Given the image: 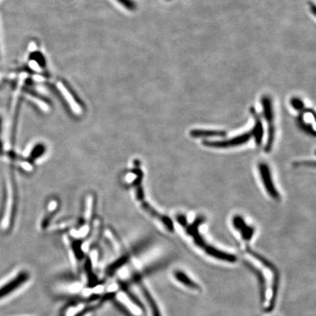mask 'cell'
Returning a JSON list of instances; mask_svg holds the SVG:
<instances>
[{
    "instance_id": "cell-1",
    "label": "cell",
    "mask_w": 316,
    "mask_h": 316,
    "mask_svg": "<svg viewBox=\"0 0 316 316\" xmlns=\"http://www.w3.org/2000/svg\"><path fill=\"white\" fill-rule=\"evenodd\" d=\"M177 220L179 224L184 228L189 236L192 237L195 244L200 247L201 250H204V253L214 258V259L223 261V262H229V263H234V262H237L236 256L230 254V253H225L221 250H217L215 247H211V245L209 244L204 240V237L200 234L199 232L200 226L205 221V217L204 216H198L191 224H189L187 223V218L184 214H178L177 216Z\"/></svg>"
},
{
    "instance_id": "cell-2",
    "label": "cell",
    "mask_w": 316,
    "mask_h": 316,
    "mask_svg": "<svg viewBox=\"0 0 316 316\" xmlns=\"http://www.w3.org/2000/svg\"><path fill=\"white\" fill-rule=\"evenodd\" d=\"M261 103H262L263 118L266 121V126H267V138H266L264 151L266 153H269L273 148L275 139V132H276L273 104H272V98L268 95L262 97Z\"/></svg>"
},
{
    "instance_id": "cell-3",
    "label": "cell",
    "mask_w": 316,
    "mask_h": 316,
    "mask_svg": "<svg viewBox=\"0 0 316 316\" xmlns=\"http://www.w3.org/2000/svg\"><path fill=\"white\" fill-rule=\"evenodd\" d=\"M253 138V132L251 130L248 132L239 134L236 136L232 137L229 139L223 140V141H210V140H204L203 141V145L209 148L212 149H230L235 147H241L247 144L250 140Z\"/></svg>"
},
{
    "instance_id": "cell-4",
    "label": "cell",
    "mask_w": 316,
    "mask_h": 316,
    "mask_svg": "<svg viewBox=\"0 0 316 316\" xmlns=\"http://www.w3.org/2000/svg\"><path fill=\"white\" fill-rule=\"evenodd\" d=\"M258 168H259V175H260L262 184L267 194L275 201H280L281 197L274 183L270 167L266 162H262L258 165Z\"/></svg>"
},
{
    "instance_id": "cell-5",
    "label": "cell",
    "mask_w": 316,
    "mask_h": 316,
    "mask_svg": "<svg viewBox=\"0 0 316 316\" xmlns=\"http://www.w3.org/2000/svg\"><path fill=\"white\" fill-rule=\"evenodd\" d=\"M29 275L26 271L19 272L16 276L9 280L7 283L0 287V300L5 296L13 293L19 289L22 285L25 284L29 279Z\"/></svg>"
},
{
    "instance_id": "cell-6",
    "label": "cell",
    "mask_w": 316,
    "mask_h": 316,
    "mask_svg": "<svg viewBox=\"0 0 316 316\" xmlns=\"http://www.w3.org/2000/svg\"><path fill=\"white\" fill-rule=\"evenodd\" d=\"M232 225L240 234V236L244 241H249L253 238L255 232L254 228L249 226L241 216H234L232 218Z\"/></svg>"
},
{
    "instance_id": "cell-7",
    "label": "cell",
    "mask_w": 316,
    "mask_h": 316,
    "mask_svg": "<svg viewBox=\"0 0 316 316\" xmlns=\"http://www.w3.org/2000/svg\"><path fill=\"white\" fill-rule=\"evenodd\" d=\"M117 300L132 316H143V311L126 292L119 291L117 293Z\"/></svg>"
},
{
    "instance_id": "cell-8",
    "label": "cell",
    "mask_w": 316,
    "mask_h": 316,
    "mask_svg": "<svg viewBox=\"0 0 316 316\" xmlns=\"http://www.w3.org/2000/svg\"><path fill=\"white\" fill-rule=\"evenodd\" d=\"M250 113L254 119V125L251 129L253 132V138L256 145L261 146L263 143V133H264L263 123L260 115L256 112V109L253 107L250 108Z\"/></svg>"
},
{
    "instance_id": "cell-9",
    "label": "cell",
    "mask_w": 316,
    "mask_h": 316,
    "mask_svg": "<svg viewBox=\"0 0 316 316\" xmlns=\"http://www.w3.org/2000/svg\"><path fill=\"white\" fill-rule=\"evenodd\" d=\"M311 108H305V109L302 110V111L299 112L297 118H296V125H297L299 129L303 131L305 133L311 135V136H316V131L314 128V125L311 122H307L306 121V114L309 111Z\"/></svg>"
},
{
    "instance_id": "cell-10",
    "label": "cell",
    "mask_w": 316,
    "mask_h": 316,
    "mask_svg": "<svg viewBox=\"0 0 316 316\" xmlns=\"http://www.w3.org/2000/svg\"><path fill=\"white\" fill-rule=\"evenodd\" d=\"M227 132L221 130L193 129L190 132V135L193 138H222Z\"/></svg>"
},
{
    "instance_id": "cell-11",
    "label": "cell",
    "mask_w": 316,
    "mask_h": 316,
    "mask_svg": "<svg viewBox=\"0 0 316 316\" xmlns=\"http://www.w3.org/2000/svg\"><path fill=\"white\" fill-rule=\"evenodd\" d=\"M140 289H141V293H142L143 296H144V299H145L146 302L148 305L151 316H162L159 307L158 306L157 302H156V299H154L148 289L144 284H142L140 286Z\"/></svg>"
},
{
    "instance_id": "cell-12",
    "label": "cell",
    "mask_w": 316,
    "mask_h": 316,
    "mask_svg": "<svg viewBox=\"0 0 316 316\" xmlns=\"http://www.w3.org/2000/svg\"><path fill=\"white\" fill-rule=\"evenodd\" d=\"M174 277H175L176 280H178V282L188 289L195 290H199L201 289L200 286H198L196 282L193 281L192 279L187 276V275L182 271H175L174 272Z\"/></svg>"
},
{
    "instance_id": "cell-13",
    "label": "cell",
    "mask_w": 316,
    "mask_h": 316,
    "mask_svg": "<svg viewBox=\"0 0 316 316\" xmlns=\"http://www.w3.org/2000/svg\"><path fill=\"white\" fill-rule=\"evenodd\" d=\"M290 105L293 109L297 111L298 112H300L302 110L306 108L305 106V103L303 102L302 99L299 98H293L290 99Z\"/></svg>"
},
{
    "instance_id": "cell-14",
    "label": "cell",
    "mask_w": 316,
    "mask_h": 316,
    "mask_svg": "<svg viewBox=\"0 0 316 316\" xmlns=\"http://www.w3.org/2000/svg\"><path fill=\"white\" fill-rule=\"evenodd\" d=\"M106 236L108 237L109 241H111V244H112L113 247H114V250H115L116 253H122V246L120 245L119 241H117V240H116L115 237H114L112 233H111L110 231H107Z\"/></svg>"
},
{
    "instance_id": "cell-15",
    "label": "cell",
    "mask_w": 316,
    "mask_h": 316,
    "mask_svg": "<svg viewBox=\"0 0 316 316\" xmlns=\"http://www.w3.org/2000/svg\"><path fill=\"white\" fill-rule=\"evenodd\" d=\"M125 8L129 10H134L136 9V4L132 0H117Z\"/></svg>"
},
{
    "instance_id": "cell-16",
    "label": "cell",
    "mask_w": 316,
    "mask_h": 316,
    "mask_svg": "<svg viewBox=\"0 0 316 316\" xmlns=\"http://www.w3.org/2000/svg\"><path fill=\"white\" fill-rule=\"evenodd\" d=\"M293 166L294 167H313V168H315L316 167V162L315 161L311 160H302V161H297V162H293Z\"/></svg>"
},
{
    "instance_id": "cell-17",
    "label": "cell",
    "mask_w": 316,
    "mask_h": 316,
    "mask_svg": "<svg viewBox=\"0 0 316 316\" xmlns=\"http://www.w3.org/2000/svg\"><path fill=\"white\" fill-rule=\"evenodd\" d=\"M92 198L91 196H89L87 198V201H86V220H89L91 216V212H92Z\"/></svg>"
},
{
    "instance_id": "cell-18",
    "label": "cell",
    "mask_w": 316,
    "mask_h": 316,
    "mask_svg": "<svg viewBox=\"0 0 316 316\" xmlns=\"http://www.w3.org/2000/svg\"><path fill=\"white\" fill-rule=\"evenodd\" d=\"M32 56L35 60H36L37 62L40 64V65H45L44 58L43 57V56H42V54H40L39 52H36V53L35 52V53L32 55Z\"/></svg>"
},
{
    "instance_id": "cell-19",
    "label": "cell",
    "mask_w": 316,
    "mask_h": 316,
    "mask_svg": "<svg viewBox=\"0 0 316 316\" xmlns=\"http://www.w3.org/2000/svg\"><path fill=\"white\" fill-rule=\"evenodd\" d=\"M1 118L0 117V156H2L3 154V145L2 142L1 140Z\"/></svg>"
},
{
    "instance_id": "cell-20",
    "label": "cell",
    "mask_w": 316,
    "mask_h": 316,
    "mask_svg": "<svg viewBox=\"0 0 316 316\" xmlns=\"http://www.w3.org/2000/svg\"><path fill=\"white\" fill-rule=\"evenodd\" d=\"M92 310H87V311H86V312H83L82 313H79V314L78 315L76 316H93V314H92Z\"/></svg>"
}]
</instances>
